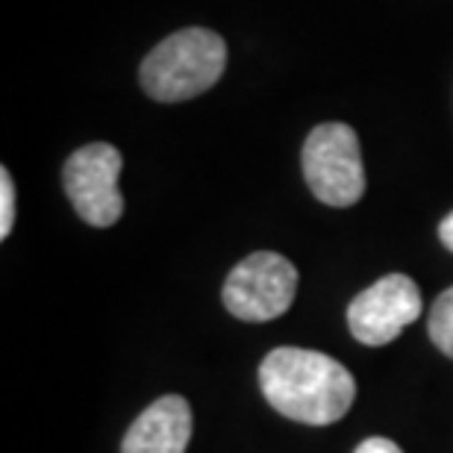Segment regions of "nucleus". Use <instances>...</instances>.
<instances>
[{
  "mask_svg": "<svg viewBox=\"0 0 453 453\" xmlns=\"http://www.w3.org/2000/svg\"><path fill=\"white\" fill-rule=\"evenodd\" d=\"M259 386L280 415L312 427H327L348 415L357 383L339 359L319 350L277 348L259 365Z\"/></svg>",
  "mask_w": 453,
  "mask_h": 453,
  "instance_id": "nucleus-1",
  "label": "nucleus"
},
{
  "mask_svg": "<svg viewBox=\"0 0 453 453\" xmlns=\"http://www.w3.org/2000/svg\"><path fill=\"white\" fill-rule=\"evenodd\" d=\"M121 150L106 142L86 144L74 150L62 171L68 201L74 203L77 215L92 226H112L124 212V197L118 188L121 174Z\"/></svg>",
  "mask_w": 453,
  "mask_h": 453,
  "instance_id": "nucleus-5",
  "label": "nucleus"
},
{
  "mask_svg": "<svg viewBox=\"0 0 453 453\" xmlns=\"http://www.w3.org/2000/svg\"><path fill=\"white\" fill-rule=\"evenodd\" d=\"M303 177L327 206H353L365 195L359 139L348 124H319L303 144Z\"/></svg>",
  "mask_w": 453,
  "mask_h": 453,
  "instance_id": "nucleus-3",
  "label": "nucleus"
},
{
  "mask_svg": "<svg viewBox=\"0 0 453 453\" xmlns=\"http://www.w3.org/2000/svg\"><path fill=\"white\" fill-rule=\"evenodd\" d=\"M439 239H441V244H445V248L453 253V212L448 215L445 221L439 224Z\"/></svg>",
  "mask_w": 453,
  "mask_h": 453,
  "instance_id": "nucleus-11",
  "label": "nucleus"
},
{
  "mask_svg": "<svg viewBox=\"0 0 453 453\" xmlns=\"http://www.w3.org/2000/svg\"><path fill=\"white\" fill-rule=\"evenodd\" d=\"M15 224V183L9 177V171H0V239H6L12 233Z\"/></svg>",
  "mask_w": 453,
  "mask_h": 453,
  "instance_id": "nucleus-9",
  "label": "nucleus"
},
{
  "mask_svg": "<svg viewBox=\"0 0 453 453\" xmlns=\"http://www.w3.org/2000/svg\"><path fill=\"white\" fill-rule=\"evenodd\" d=\"M427 330H430L433 344H436L445 357L453 359V286L436 297V303H433V310H430Z\"/></svg>",
  "mask_w": 453,
  "mask_h": 453,
  "instance_id": "nucleus-8",
  "label": "nucleus"
},
{
  "mask_svg": "<svg viewBox=\"0 0 453 453\" xmlns=\"http://www.w3.org/2000/svg\"><path fill=\"white\" fill-rule=\"evenodd\" d=\"M226 68V44L206 27H188L159 42L142 62V86L153 101L177 104L203 95Z\"/></svg>",
  "mask_w": 453,
  "mask_h": 453,
  "instance_id": "nucleus-2",
  "label": "nucleus"
},
{
  "mask_svg": "<svg viewBox=\"0 0 453 453\" xmlns=\"http://www.w3.org/2000/svg\"><path fill=\"white\" fill-rule=\"evenodd\" d=\"M297 295V268L280 253L259 250L242 259L224 280V306L242 321L280 319Z\"/></svg>",
  "mask_w": 453,
  "mask_h": 453,
  "instance_id": "nucleus-4",
  "label": "nucleus"
},
{
  "mask_svg": "<svg viewBox=\"0 0 453 453\" xmlns=\"http://www.w3.org/2000/svg\"><path fill=\"white\" fill-rule=\"evenodd\" d=\"M421 315V292L406 274H388L359 292L348 306L353 339L380 348L401 336L403 327Z\"/></svg>",
  "mask_w": 453,
  "mask_h": 453,
  "instance_id": "nucleus-6",
  "label": "nucleus"
},
{
  "mask_svg": "<svg viewBox=\"0 0 453 453\" xmlns=\"http://www.w3.org/2000/svg\"><path fill=\"white\" fill-rule=\"evenodd\" d=\"M192 439V406L186 397L165 395L130 424L121 453H186Z\"/></svg>",
  "mask_w": 453,
  "mask_h": 453,
  "instance_id": "nucleus-7",
  "label": "nucleus"
},
{
  "mask_svg": "<svg viewBox=\"0 0 453 453\" xmlns=\"http://www.w3.org/2000/svg\"><path fill=\"white\" fill-rule=\"evenodd\" d=\"M357 453H403V450L397 448L392 439L374 436V439H365V441H362V445L357 448Z\"/></svg>",
  "mask_w": 453,
  "mask_h": 453,
  "instance_id": "nucleus-10",
  "label": "nucleus"
}]
</instances>
